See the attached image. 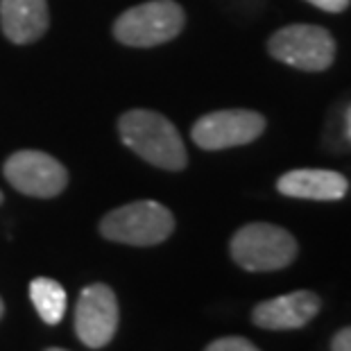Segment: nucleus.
Masks as SVG:
<instances>
[{
  "label": "nucleus",
  "instance_id": "obj_1",
  "mask_svg": "<svg viewBox=\"0 0 351 351\" xmlns=\"http://www.w3.org/2000/svg\"><path fill=\"white\" fill-rule=\"evenodd\" d=\"M123 143L141 159L163 170H184L189 163L184 141L166 116L150 109H132L118 118Z\"/></svg>",
  "mask_w": 351,
  "mask_h": 351
},
{
  "label": "nucleus",
  "instance_id": "obj_2",
  "mask_svg": "<svg viewBox=\"0 0 351 351\" xmlns=\"http://www.w3.org/2000/svg\"><path fill=\"white\" fill-rule=\"evenodd\" d=\"M175 231V215L154 199H141L114 208L100 222V234L107 241L150 247L159 245Z\"/></svg>",
  "mask_w": 351,
  "mask_h": 351
},
{
  "label": "nucleus",
  "instance_id": "obj_3",
  "mask_svg": "<svg viewBox=\"0 0 351 351\" xmlns=\"http://www.w3.org/2000/svg\"><path fill=\"white\" fill-rule=\"evenodd\" d=\"M297 256V241L270 222H252L231 238V258L247 272L283 270Z\"/></svg>",
  "mask_w": 351,
  "mask_h": 351
},
{
  "label": "nucleus",
  "instance_id": "obj_4",
  "mask_svg": "<svg viewBox=\"0 0 351 351\" xmlns=\"http://www.w3.org/2000/svg\"><path fill=\"white\" fill-rule=\"evenodd\" d=\"M184 10L175 0H150L123 12L114 23V36L125 46L152 48L173 41L184 29Z\"/></svg>",
  "mask_w": 351,
  "mask_h": 351
},
{
  "label": "nucleus",
  "instance_id": "obj_5",
  "mask_svg": "<svg viewBox=\"0 0 351 351\" xmlns=\"http://www.w3.org/2000/svg\"><path fill=\"white\" fill-rule=\"evenodd\" d=\"M267 50L274 59L300 71H326L335 59V41L328 29L319 25H288L270 36Z\"/></svg>",
  "mask_w": 351,
  "mask_h": 351
},
{
  "label": "nucleus",
  "instance_id": "obj_6",
  "mask_svg": "<svg viewBox=\"0 0 351 351\" xmlns=\"http://www.w3.org/2000/svg\"><path fill=\"white\" fill-rule=\"evenodd\" d=\"M265 130V118L250 109H222L202 116L193 125V143L202 150H227L247 145Z\"/></svg>",
  "mask_w": 351,
  "mask_h": 351
},
{
  "label": "nucleus",
  "instance_id": "obj_7",
  "mask_svg": "<svg viewBox=\"0 0 351 351\" xmlns=\"http://www.w3.org/2000/svg\"><path fill=\"white\" fill-rule=\"evenodd\" d=\"M3 173L14 189L29 197H55L69 184V173L62 163L39 150L14 152L5 161Z\"/></svg>",
  "mask_w": 351,
  "mask_h": 351
},
{
  "label": "nucleus",
  "instance_id": "obj_8",
  "mask_svg": "<svg viewBox=\"0 0 351 351\" xmlns=\"http://www.w3.org/2000/svg\"><path fill=\"white\" fill-rule=\"evenodd\" d=\"M118 328V300L104 283L82 290L75 306V333L86 347L100 349L111 342Z\"/></svg>",
  "mask_w": 351,
  "mask_h": 351
},
{
  "label": "nucleus",
  "instance_id": "obj_9",
  "mask_svg": "<svg viewBox=\"0 0 351 351\" xmlns=\"http://www.w3.org/2000/svg\"><path fill=\"white\" fill-rule=\"evenodd\" d=\"M319 297L311 290H295V293L274 297V300L261 302L252 311V322L270 331H290L302 328L319 313Z\"/></svg>",
  "mask_w": 351,
  "mask_h": 351
},
{
  "label": "nucleus",
  "instance_id": "obj_10",
  "mask_svg": "<svg viewBox=\"0 0 351 351\" xmlns=\"http://www.w3.org/2000/svg\"><path fill=\"white\" fill-rule=\"evenodd\" d=\"M276 191L295 199H315V202H338L347 195L349 182L345 175L335 170L302 168L290 170L276 182Z\"/></svg>",
  "mask_w": 351,
  "mask_h": 351
},
{
  "label": "nucleus",
  "instance_id": "obj_11",
  "mask_svg": "<svg viewBox=\"0 0 351 351\" xmlns=\"http://www.w3.org/2000/svg\"><path fill=\"white\" fill-rule=\"evenodd\" d=\"M48 25V0H0V27L12 43L39 41Z\"/></svg>",
  "mask_w": 351,
  "mask_h": 351
},
{
  "label": "nucleus",
  "instance_id": "obj_12",
  "mask_svg": "<svg viewBox=\"0 0 351 351\" xmlns=\"http://www.w3.org/2000/svg\"><path fill=\"white\" fill-rule=\"evenodd\" d=\"M29 300L46 324L62 322L66 313V290L62 288V283L48 279V276H39L29 283Z\"/></svg>",
  "mask_w": 351,
  "mask_h": 351
},
{
  "label": "nucleus",
  "instance_id": "obj_13",
  "mask_svg": "<svg viewBox=\"0 0 351 351\" xmlns=\"http://www.w3.org/2000/svg\"><path fill=\"white\" fill-rule=\"evenodd\" d=\"M204 351H261V349L254 347L250 340L231 335V338H220V340L211 342Z\"/></svg>",
  "mask_w": 351,
  "mask_h": 351
},
{
  "label": "nucleus",
  "instance_id": "obj_14",
  "mask_svg": "<svg viewBox=\"0 0 351 351\" xmlns=\"http://www.w3.org/2000/svg\"><path fill=\"white\" fill-rule=\"evenodd\" d=\"M306 3L315 5V7H319V10H324V12L340 14L351 5V0H306Z\"/></svg>",
  "mask_w": 351,
  "mask_h": 351
},
{
  "label": "nucleus",
  "instance_id": "obj_15",
  "mask_svg": "<svg viewBox=\"0 0 351 351\" xmlns=\"http://www.w3.org/2000/svg\"><path fill=\"white\" fill-rule=\"evenodd\" d=\"M331 351H351V326L340 328L331 340Z\"/></svg>",
  "mask_w": 351,
  "mask_h": 351
},
{
  "label": "nucleus",
  "instance_id": "obj_16",
  "mask_svg": "<svg viewBox=\"0 0 351 351\" xmlns=\"http://www.w3.org/2000/svg\"><path fill=\"white\" fill-rule=\"evenodd\" d=\"M347 136L351 141V107L347 109Z\"/></svg>",
  "mask_w": 351,
  "mask_h": 351
},
{
  "label": "nucleus",
  "instance_id": "obj_17",
  "mask_svg": "<svg viewBox=\"0 0 351 351\" xmlns=\"http://www.w3.org/2000/svg\"><path fill=\"white\" fill-rule=\"evenodd\" d=\"M3 311H5V304H3V300H0V317H3Z\"/></svg>",
  "mask_w": 351,
  "mask_h": 351
},
{
  "label": "nucleus",
  "instance_id": "obj_18",
  "mask_svg": "<svg viewBox=\"0 0 351 351\" xmlns=\"http://www.w3.org/2000/svg\"><path fill=\"white\" fill-rule=\"evenodd\" d=\"M46 351H66V349H59V347H50V349H46Z\"/></svg>",
  "mask_w": 351,
  "mask_h": 351
},
{
  "label": "nucleus",
  "instance_id": "obj_19",
  "mask_svg": "<svg viewBox=\"0 0 351 351\" xmlns=\"http://www.w3.org/2000/svg\"><path fill=\"white\" fill-rule=\"evenodd\" d=\"M0 204H3V193H0Z\"/></svg>",
  "mask_w": 351,
  "mask_h": 351
}]
</instances>
